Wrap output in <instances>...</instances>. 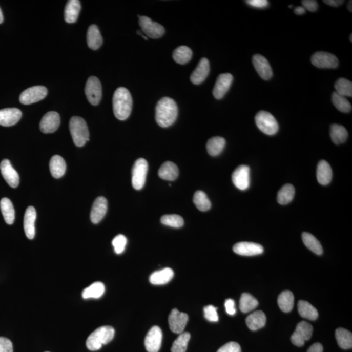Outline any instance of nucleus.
Returning <instances> with one entry per match:
<instances>
[{
	"label": "nucleus",
	"mask_w": 352,
	"mask_h": 352,
	"mask_svg": "<svg viewBox=\"0 0 352 352\" xmlns=\"http://www.w3.org/2000/svg\"><path fill=\"white\" fill-rule=\"evenodd\" d=\"M178 114L176 102L171 98L163 97L158 102L155 109V119L160 127L168 128L176 120Z\"/></svg>",
	"instance_id": "f257e3e1"
},
{
	"label": "nucleus",
	"mask_w": 352,
	"mask_h": 352,
	"mask_svg": "<svg viewBox=\"0 0 352 352\" xmlns=\"http://www.w3.org/2000/svg\"><path fill=\"white\" fill-rule=\"evenodd\" d=\"M113 111L115 116L119 120H126L131 113L133 99L129 91L126 88H117L113 96Z\"/></svg>",
	"instance_id": "f03ea898"
},
{
	"label": "nucleus",
	"mask_w": 352,
	"mask_h": 352,
	"mask_svg": "<svg viewBox=\"0 0 352 352\" xmlns=\"http://www.w3.org/2000/svg\"><path fill=\"white\" fill-rule=\"evenodd\" d=\"M115 330L111 326L97 328L90 334L86 341V346L91 351L99 350L102 345L109 343L114 339Z\"/></svg>",
	"instance_id": "7ed1b4c3"
},
{
	"label": "nucleus",
	"mask_w": 352,
	"mask_h": 352,
	"mask_svg": "<svg viewBox=\"0 0 352 352\" xmlns=\"http://www.w3.org/2000/svg\"><path fill=\"white\" fill-rule=\"evenodd\" d=\"M69 130L74 143L78 147H82L89 140V131L87 124L82 117H72L69 122Z\"/></svg>",
	"instance_id": "20e7f679"
},
{
	"label": "nucleus",
	"mask_w": 352,
	"mask_h": 352,
	"mask_svg": "<svg viewBox=\"0 0 352 352\" xmlns=\"http://www.w3.org/2000/svg\"><path fill=\"white\" fill-rule=\"evenodd\" d=\"M255 122L258 128L267 135H274L279 131V124L275 117L270 112H258L255 116Z\"/></svg>",
	"instance_id": "39448f33"
},
{
	"label": "nucleus",
	"mask_w": 352,
	"mask_h": 352,
	"mask_svg": "<svg viewBox=\"0 0 352 352\" xmlns=\"http://www.w3.org/2000/svg\"><path fill=\"white\" fill-rule=\"evenodd\" d=\"M148 164L144 159L136 160L132 171V184L136 190H140L145 185Z\"/></svg>",
	"instance_id": "423d86ee"
},
{
	"label": "nucleus",
	"mask_w": 352,
	"mask_h": 352,
	"mask_svg": "<svg viewBox=\"0 0 352 352\" xmlns=\"http://www.w3.org/2000/svg\"><path fill=\"white\" fill-rule=\"evenodd\" d=\"M139 25H140L143 32L148 37L152 39H159L164 34L165 30L163 26L160 24L152 20L149 17L145 16H139Z\"/></svg>",
	"instance_id": "0eeeda50"
},
{
	"label": "nucleus",
	"mask_w": 352,
	"mask_h": 352,
	"mask_svg": "<svg viewBox=\"0 0 352 352\" xmlns=\"http://www.w3.org/2000/svg\"><path fill=\"white\" fill-rule=\"evenodd\" d=\"M48 90L45 86H36L24 91L20 95V102L23 105H31L45 99Z\"/></svg>",
	"instance_id": "6e6552de"
},
{
	"label": "nucleus",
	"mask_w": 352,
	"mask_h": 352,
	"mask_svg": "<svg viewBox=\"0 0 352 352\" xmlns=\"http://www.w3.org/2000/svg\"><path fill=\"white\" fill-rule=\"evenodd\" d=\"M85 94L90 104L96 106L99 105L102 98V86L99 79L95 76H90L86 82Z\"/></svg>",
	"instance_id": "1a4fd4ad"
},
{
	"label": "nucleus",
	"mask_w": 352,
	"mask_h": 352,
	"mask_svg": "<svg viewBox=\"0 0 352 352\" xmlns=\"http://www.w3.org/2000/svg\"><path fill=\"white\" fill-rule=\"evenodd\" d=\"M313 327L309 323L299 322L297 325L296 329L291 337L292 344L298 347L303 346L306 341H308L312 337Z\"/></svg>",
	"instance_id": "9d476101"
},
{
	"label": "nucleus",
	"mask_w": 352,
	"mask_h": 352,
	"mask_svg": "<svg viewBox=\"0 0 352 352\" xmlns=\"http://www.w3.org/2000/svg\"><path fill=\"white\" fill-rule=\"evenodd\" d=\"M311 63L318 68L335 69L339 66V59L329 52H317L311 57Z\"/></svg>",
	"instance_id": "9b49d317"
},
{
	"label": "nucleus",
	"mask_w": 352,
	"mask_h": 352,
	"mask_svg": "<svg viewBox=\"0 0 352 352\" xmlns=\"http://www.w3.org/2000/svg\"><path fill=\"white\" fill-rule=\"evenodd\" d=\"M188 320V314L179 312L177 308H174L169 317L170 329L174 334H181L185 330Z\"/></svg>",
	"instance_id": "f8f14e48"
},
{
	"label": "nucleus",
	"mask_w": 352,
	"mask_h": 352,
	"mask_svg": "<svg viewBox=\"0 0 352 352\" xmlns=\"http://www.w3.org/2000/svg\"><path fill=\"white\" fill-rule=\"evenodd\" d=\"M232 181L239 190L245 191L250 186V168L241 165L232 174Z\"/></svg>",
	"instance_id": "ddd939ff"
},
{
	"label": "nucleus",
	"mask_w": 352,
	"mask_h": 352,
	"mask_svg": "<svg viewBox=\"0 0 352 352\" xmlns=\"http://www.w3.org/2000/svg\"><path fill=\"white\" fill-rule=\"evenodd\" d=\"M162 333L160 328L153 326L146 335L144 344L148 352H158L161 347Z\"/></svg>",
	"instance_id": "4468645a"
},
{
	"label": "nucleus",
	"mask_w": 352,
	"mask_h": 352,
	"mask_svg": "<svg viewBox=\"0 0 352 352\" xmlns=\"http://www.w3.org/2000/svg\"><path fill=\"white\" fill-rule=\"evenodd\" d=\"M233 76L231 74L224 73L218 76L213 90V95L215 99H221L223 98L231 88Z\"/></svg>",
	"instance_id": "2eb2a0df"
},
{
	"label": "nucleus",
	"mask_w": 352,
	"mask_h": 352,
	"mask_svg": "<svg viewBox=\"0 0 352 352\" xmlns=\"http://www.w3.org/2000/svg\"><path fill=\"white\" fill-rule=\"evenodd\" d=\"M60 125V116L56 112H47L40 122V131L44 133H52L58 129Z\"/></svg>",
	"instance_id": "dca6fc26"
},
{
	"label": "nucleus",
	"mask_w": 352,
	"mask_h": 352,
	"mask_svg": "<svg viewBox=\"0 0 352 352\" xmlns=\"http://www.w3.org/2000/svg\"><path fill=\"white\" fill-rule=\"evenodd\" d=\"M253 64L258 75L264 80H270L273 76L272 69L269 61L260 54L254 55Z\"/></svg>",
	"instance_id": "f3484780"
},
{
	"label": "nucleus",
	"mask_w": 352,
	"mask_h": 352,
	"mask_svg": "<svg viewBox=\"0 0 352 352\" xmlns=\"http://www.w3.org/2000/svg\"><path fill=\"white\" fill-rule=\"evenodd\" d=\"M0 171H1L2 176L9 186L13 188H17L19 184L18 174L12 167L9 160H2L0 163Z\"/></svg>",
	"instance_id": "a211bd4d"
},
{
	"label": "nucleus",
	"mask_w": 352,
	"mask_h": 352,
	"mask_svg": "<svg viewBox=\"0 0 352 352\" xmlns=\"http://www.w3.org/2000/svg\"><path fill=\"white\" fill-rule=\"evenodd\" d=\"M235 253L241 256H255L263 253V247L260 244L252 242H239L234 246Z\"/></svg>",
	"instance_id": "6ab92c4d"
},
{
	"label": "nucleus",
	"mask_w": 352,
	"mask_h": 352,
	"mask_svg": "<svg viewBox=\"0 0 352 352\" xmlns=\"http://www.w3.org/2000/svg\"><path fill=\"white\" fill-rule=\"evenodd\" d=\"M210 66L209 60L207 58H202L198 63L195 71L191 75V82L195 85H199L206 79L209 75Z\"/></svg>",
	"instance_id": "aec40b11"
},
{
	"label": "nucleus",
	"mask_w": 352,
	"mask_h": 352,
	"mask_svg": "<svg viewBox=\"0 0 352 352\" xmlns=\"http://www.w3.org/2000/svg\"><path fill=\"white\" fill-rule=\"evenodd\" d=\"M108 202L106 198L100 196L93 203L91 211L90 219L93 224H97L103 219L107 214Z\"/></svg>",
	"instance_id": "412c9836"
},
{
	"label": "nucleus",
	"mask_w": 352,
	"mask_h": 352,
	"mask_svg": "<svg viewBox=\"0 0 352 352\" xmlns=\"http://www.w3.org/2000/svg\"><path fill=\"white\" fill-rule=\"evenodd\" d=\"M22 117V112L16 108L0 110V126L11 127L17 123Z\"/></svg>",
	"instance_id": "4be33fe9"
},
{
	"label": "nucleus",
	"mask_w": 352,
	"mask_h": 352,
	"mask_svg": "<svg viewBox=\"0 0 352 352\" xmlns=\"http://www.w3.org/2000/svg\"><path fill=\"white\" fill-rule=\"evenodd\" d=\"M37 217V213L34 208L30 206L26 210L24 218V229L26 237L33 239L35 234V222Z\"/></svg>",
	"instance_id": "5701e85b"
},
{
	"label": "nucleus",
	"mask_w": 352,
	"mask_h": 352,
	"mask_svg": "<svg viewBox=\"0 0 352 352\" xmlns=\"http://www.w3.org/2000/svg\"><path fill=\"white\" fill-rule=\"evenodd\" d=\"M317 180L322 185H327L332 181L333 172L331 166L325 160L318 163L317 172Z\"/></svg>",
	"instance_id": "b1692460"
},
{
	"label": "nucleus",
	"mask_w": 352,
	"mask_h": 352,
	"mask_svg": "<svg viewBox=\"0 0 352 352\" xmlns=\"http://www.w3.org/2000/svg\"><path fill=\"white\" fill-rule=\"evenodd\" d=\"M266 316L263 311L258 310L248 316L246 318V324L252 331H256L265 326L266 324Z\"/></svg>",
	"instance_id": "393cba45"
},
{
	"label": "nucleus",
	"mask_w": 352,
	"mask_h": 352,
	"mask_svg": "<svg viewBox=\"0 0 352 352\" xmlns=\"http://www.w3.org/2000/svg\"><path fill=\"white\" fill-rule=\"evenodd\" d=\"M174 275V271L171 268H164L163 270L153 273L150 275V281L153 285L166 284L171 281Z\"/></svg>",
	"instance_id": "a878e982"
},
{
	"label": "nucleus",
	"mask_w": 352,
	"mask_h": 352,
	"mask_svg": "<svg viewBox=\"0 0 352 352\" xmlns=\"http://www.w3.org/2000/svg\"><path fill=\"white\" fill-rule=\"evenodd\" d=\"M81 9V5L78 0H70L65 8V20L66 23H75L77 20Z\"/></svg>",
	"instance_id": "bb28decb"
},
{
	"label": "nucleus",
	"mask_w": 352,
	"mask_h": 352,
	"mask_svg": "<svg viewBox=\"0 0 352 352\" xmlns=\"http://www.w3.org/2000/svg\"><path fill=\"white\" fill-rule=\"evenodd\" d=\"M49 167L50 173L55 178H60L66 173V162L59 155H54L50 159Z\"/></svg>",
	"instance_id": "cd10ccee"
},
{
	"label": "nucleus",
	"mask_w": 352,
	"mask_h": 352,
	"mask_svg": "<svg viewBox=\"0 0 352 352\" xmlns=\"http://www.w3.org/2000/svg\"><path fill=\"white\" fill-rule=\"evenodd\" d=\"M87 43L88 47L92 50L99 49L102 44V37L97 26L91 25L87 33Z\"/></svg>",
	"instance_id": "c85d7f7f"
},
{
	"label": "nucleus",
	"mask_w": 352,
	"mask_h": 352,
	"mask_svg": "<svg viewBox=\"0 0 352 352\" xmlns=\"http://www.w3.org/2000/svg\"><path fill=\"white\" fill-rule=\"evenodd\" d=\"M179 170L178 167L173 162L167 161L160 167L159 176L160 178L167 181H174L178 178Z\"/></svg>",
	"instance_id": "c756f323"
},
{
	"label": "nucleus",
	"mask_w": 352,
	"mask_h": 352,
	"mask_svg": "<svg viewBox=\"0 0 352 352\" xmlns=\"http://www.w3.org/2000/svg\"><path fill=\"white\" fill-rule=\"evenodd\" d=\"M332 142L335 144L339 145L345 142L348 138V133L344 127L339 124H333L330 130Z\"/></svg>",
	"instance_id": "7c9ffc66"
},
{
	"label": "nucleus",
	"mask_w": 352,
	"mask_h": 352,
	"mask_svg": "<svg viewBox=\"0 0 352 352\" xmlns=\"http://www.w3.org/2000/svg\"><path fill=\"white\" fill-rule=\"evenodd\" d=\"M298 312L301 317L309 320H317L318 313L317 308L305 301H299L298 303Z\"/></svg>",
	"instance_id": "2f4dec72"
},
{
	"label": "nucleus",
	"mask_w": 352,
	"mask_h": 352,
	"mask_svg": "<svg viewBox=\"0 0 352 352\" xmlns=\"http://www.w3.org/2000/svg\"><path fill=\"white\" fill-rule=\"evenodd\" d=\"M0 208L6 223L13 224L15 219V212L11 201L9 198H4L0 202Z\"/></svg>",
	"instance_id": "473e14b6"
},
{
	"label": "nucleus",
	"mask_w": 352,
	"mask_h": 352,
	"mask_svg": "<svg viewBox=\"0 0 352 352\" xmlns=\"http://www.w3.org/2000/svg\"><path fill=\"white\" fill-rule=\"evenodd\" d=\"M225 145L226 140L224 138L216 136L210 138L206 145L208 152L212 156H217L223 151Z\"/></svg>",
	"instance_id": "72a5a7b5"
},
{
	"label": "nucleus",
	"mask_w": 352,
	"mask_h": 352,
	"mask_svg": "<svg viewBox=\"0 0 352 352\" xmlns=\"http://www.w3.org/2000/svg\"><path fill=\"white\" fill-rule=\"evenodd\" d=\"M294 296L289 291H285L280 294L278 298V305L284 313H289L293 309Z\"/></svg>",
	"instance_id": "f704fd0d"
},
{
	"label": "nucleus",
	"mask_w": 352,
	"mask_h": 352,
	"mask_svg": "<svg viewBox=\"0 0 352 352\" xmlns=\"http://www.w3.org/2000/svg\"><path fill=\"white\" fill-rule=\"evenodd\" d=\"M105 287L101 282H95L89 287L84 289L82 298L85 299L90 298L98 299L103 295Z\"/></svg>",
	"instance_id": "c9c22d12"
},
{
	"label": "nucleus",
	"mask_w": 352,
	"mask_h": 352,
	"mask_svg": "<svg viewBox=\"0 0 352 352\" xmlns=\"http://www.w3.org/2000/svg\"><path fill=\"white\" fill-rule=\"evenodd\" d=\"M335 337L339 346L344 349L352 348V334L344 328H338L335 332Z\"/></svg>",
	"instance_id": "e433bc0d"
},
{
	"label": "nucleus",
	"mask_w": 352,
	"mask_h": 352,
	"mask_svg": "<svg viewBox=\"0 0 352 352\" xmlns=\"http://www.w3.org/2000/svg\"><path fill=\"white\" fill-rule=\"evenodd\" d=\"M172 56L176 63L181 65L186 64L192 58V50L187 46L179 47L174 50Z\"/></svg>",
	"instance_id": "4c0bfd02"
},
{
	"label": "nucleus",
	"mask_w": 352,
	"mask_h": 352,
	"mask_svg": "<svg viewBox=\"0 0 352 352\" xmlns=\"http://www.w3.org/2000/svg\"><path fill=\"white\" fill-rule=\"evenodd\" d=\"M295 195V188L291 184H286L280 189L277 195V201L280 204L286 205L291 203Z\"/></svg>",
	"instance_id": "58836bf2"
},
{
	"label": "nucleus",
	"mask_w": 352,
	"mask_h": 352,
	"mask_svg": "<svg viewBox=\"0 0 352 352\" xmlns=\"http://www.w3.org/2000/svg\"><path fill=\"white\" fill-rule=\"evenodd\" d=\"M258 305L257 299L254 298L252 295L248 293L242 294L239 300V308L242 313H247L251 310L255 309Z\"/></svg>",
	"instance_id": "ea45409f"
},
{
	"label": "nucleus",
	"mask_w": 352,
	"mask_h": 352,
	"mask_svg": "<svg viewBox=\"0 0 352 352\" xmlns=\"http://www.w3.org/2000/svg\"><path fill=\"white\" fill-rule=\"evenodd\" d=\"M302 239L304 244L308 249H309L313 253L317 254L318 255H322L323 249L322 245L315 238L313 235L308 233V232H303L302 234Z\"/></svg>",
	"instance_id": "a19ab883"
},
{
	"label": "nucleus",
	"mask_w": 352,
	"mask_h": 352,
	"mask_svg": "<svg viewBox=\"0 0 352 352\" xmlns=\"http://www.w3.org/2000/svg\"><path fill=\"white\" fill-rule=\"evenodd\" d=\"M193 202L201 212H206L212 207V203L206 194L202 191H196L194 195Z\"/></svg>",
	"instance_id": "79ce46f5"
},
{
	"label": "nucleus",
	"mask_w": 352,
	"mask_h": 352,
	"mask_svg": "<svg viewBox=\"0 0 352 352\" xmlns=\"http://www.w3.org/2000/svg\"><path fill=\"white\" fill-rule=\"evenodd\" d=\"M191 334L189 332H183L173 342L171 348L172 352H186L188 348Z\"/></svg>",
	"instance_id": "37998d69"
},
{
	"label": "nucleus",
	"mask_w": 352,
	"mask_h": 352,
	"mask_svg": "<svg viewBox=\"0 0 352 352\" xmlns=\"http://www.w3.org/2000/svg\"><path fill=\"white\" fill-rule=\"evenodd\" d=\"M336 92L344 97L352 96V83L344 78H339L335 84Z\"/></svg>",
	"instance_id": "c03bdc74"
},
{
	"label": "nucleus",
	"mask_w": 352,
	"mask_h": 352,
	"mask_svg": "<svg viewBox=\"0 0 352 352\" xmlns=\"http://www.w3.org/2000/svg\"><path fill=\"white\" fill-rule=\"evenodd\" d=\"M332 102L334 106L339 110V111L344 113H348L351 111V105L346 97L340 95L336 92H334L332 94Z\"/></svg>",
	"instance_id": "a18cd8bd"
},
{
	"label": "nucleus",
	"mask_w": 352,
	"mask_h": 352,
	"mask_svg": "<svg viewBox=\"0 0 352 352\" xmlns=\"http://www.w3.org/2000/svg\"><path fill=\"white\" fill-rule=\"evenodd\" d=\"M162 224L173 228H181L183 226L184 221L183 218L178 215H166L161 217L160 219Z\"/></svg>",
	"instance_id": "49530a36"
},
{
	"label": "nucleus",
	"mask_w": 352,
	"mask_h": 352,
	"mask_svg": "<svg viewBox=\"0 0 352 352\" xmlns=\"http://www.w3.org/2000/svg\"><path fill=\"white\" fill-rule=\"evenodd\" d=\"M128 243V239L123 235L119 234L118 236L115 237L113 240H112V245L114 248L115 253L117 255H120L123 253L126 249V246Z\"/></svg>",
	"instance_id": "de8ad7c7"
},
{
	"label": "nucleus",
	"mask_w": 352,
	"mask_h": 352,
	"mask_svg": "<svg viewBox=\"0 0 352 352\" xmlns=\"http://www.w3.org/2000/svg\"><path fill=\"white\" fill-rule=\"evenodd\" d=\"M217 308L213 305H208L203 308L205 319L212 322H216L219 320L217 312Z\"/></svg>",
	"instance_id": "09e8293b"
},
{
	"label": "nucleus",
	"mask_w": 352,
	"mask_h": 352,
	"mask_svg": "<svg viewBox=\"0 0 352 352\" xmlns=\"http://www.w3.org/2000/svg\"><path fill=\"white\" fill-rule=\"evenodd\" d=\"M217 352H241V349L237 342H230L218 349Z\"/></svg>",
	"instance_id": "8fccbe9b"
},
{
	"label": "nucleus",
	"mask_w": 352,
	"mask_h": 352,
	"mask_svg": "<svg viewBox=\"0 0 352 352\" xmlns=\"http://www.w3.org/2000/svg\"><path fill=\"white\" fill-rule=\"evenodd\" d=\"M0 352H13V346L10 340L0 337Z\"/></svg>",
	"instance_id": "3c124183"
},
{
	"label": "nucleus",
	"mask_w": 352,
	"mask_h": 352,
	"mask_svg": "<svg viewBox=\"0 0 352 352\" xmlns=\"http://www.w3.org/2000/svg\"><path fill=\"white\" fill-rule=\"evenodd\" d=\"M246 3L258 9L265 8L269 5V2L267 0H248L246 1Z\"/></svg>",
	"instance_id": "603ef678"
},
{
	"label": "nucleus",
	"mask_w": 352,
	"mask_h": 352,
	"mask_svg": "<svg viewBox=\"0 0 352 352\" xmlns=\"http://www.w3.org/2000/svg\"><path fill=\"white\" fill-rule=\"evenodd\" d=\"M301 3H302L303 7L305 10L306 9V10L310 12H315L317 10L318 3L315 0H303Z\"/></svg>",
	"instance_id": "864d4df0"
},
{
	"label": "nucleus",
	"mask_w": 352,
	"mask_h": 352,
	"mask_svg": "<svg viewBox=\"0 0 352 352\" xmlns=\"http://www.w3.org/2000/svg\"><path fill=\"white\" fill-rule=\"evenodd\" d=\"M225 308H226V313L229 315L233 316L236 314V310L235 307V302L233 299H228L225 301Z\"/></svg>",
	"instance_id": "5fc2aeb1"
},
{
	"label": "nucleus",
	"mask_w": 352,
	"mask_h": 352,
	"mask_svg": "<svg viewBox=\"0 0 352 352\" xmlns=\"http://www.w3.org/2000/svg\"><path fill=\"white\" fill-rule=\"evenodd\" d=\"M324 348L320 343H315L308 349L307 352H323Z\"/></svg>",
	"instance_id": "6e6d98bb"
},
{
	"label": "nucleus",
	"mask_w": 352,
	"mask_h": 352,
	"mask_svg": "<svg viewBox=\"0 0 352 352\" xmlns=\"http://www.w3.org/2000/svg\"><path fill=\"white\" fill-rule=\"evenodd\" d=\"M324 2L332 7H339L344 3L342 0H324Z\"/></svg>",
	"instance_id": "4d7b16f0"
},
{
	"label": "nucleus",
	"mask_w": 352,
	"mask_h": 352,
	"mask_svg": "<svg viewBox=\"0 0 352 352\" xmlns=\"http://www.w3.org/2000/svg\"><path fill=\"white\" fill-rule=\"evenodd\" d=\"M306 10L303 8V7H296L295 10H294V13L298 15H302V14H305Z\"/></svg>",
	"instance_id": "13d9d810"
},
{
	"label": "nucleus",
	"mask_w": 352,
	"mask_h": 352,
	"mask_svg": "<svg viewBox=\"0 0 352 352\" xmlns=\"http://www.w3.org/2000/svg\"><path fill=\"white\" fill-rule=\"evenodd\" d=\"M4 22V16H3V13H2V11L1 10V8H0V24H2Z\"/></svg>",
	"instance_id": "bf43d9fd"
},
{
	"label": "nucleus",
	"mask_w": 352,
	"mask_h": 352,
	"mask_svg": "<svg viewBox=\"0 0 352 352\" xmlns=\"http://www.w3.org/2000/svg\"><path fill=\"white\" fill-rule=\"evenodd\" d=\"M351 3H352V2H351V1H349V2H348V9L349 11H350V12L352 11V9H351V5H352V4H351Z\"/></svg>",
	"instance_id": "052dcab7"
},
{
	"label": "nucleus",
	"mask_w": 352,
	"mask_h": 352,
	"mask_svg": "<svg viewBox=\"0 0 352 352\" xmlns=\"http://www.w3.org/2000/svg\"><path fill=\"white\" fill-rule=\"evenodd\" d=\"M349 39H350V42H352V34L350 35V37H349Z\"/></svg>",
	"instance_id": "680f3d73"
},
{
	"label": "nucleus",
	"mask_w": 352,
	"mask_h": 352,
	"mask_svg": "<svg viewBox=\"0 0 352 352\" xmlns=\"http://www.w3.org/2000/svg\"><path fill=\"white\" fill-rule=\"evenodd\" d=\"M46 352H49V351H46Z\"/></svg>",
	"instance_id": "e2e57ef3"
}]
</instances>
